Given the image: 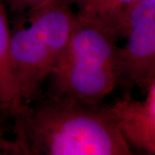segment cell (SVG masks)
Masks as SVG:
<instances>
[{
    "instance_id": "obj_1",
    "label": "cell",
    "mask_w": 155,
    "mask_h": 155,
    "mask_svg": "<svg viewBox=\"0 0 155 155\" xmlns=\"http://www.w3.org/2000/svg\"><path fill=\"white\" fill-rule=\"evenodd\" d=\"M22 155H135L107 106L48 95L12 116Z\"/></svg>"
},
{
    "instance_id": "obj_2",
    "label": "cell",
    "mask_w": 155,
    "mask_h": 155,
    "mask_svg": "<svg viewBox=\"0 0 155 155\" xmlns=\"http://www.w3.org/2000/svg\"><path fill=\"white\" fill-rule=\"evenodd\" d=\"M27 26L11 31L10 58L22 106L36 100L60 62L77 13L71 0H46L27 11Z\"/></svg>"
},
{
    "instance_id": "obj_3",
    "label": "cell",
    "mask_w": 155,
    "mask_h": 155,
    "mask_svg": "<svg viewBox=\"0 0 155 155\" xmlns=\"http://www.w3.org/2000/svg\"><path fill=\"white\" fill-rule=\"evenodd\" d=\"M116 41L101 24L77 15L67 49L50 75L49 94L103 103L117 86Z\"/></svg>"
},
{
    "instance_id": "obj_4",
    "label": "cell",
    "mask_w": 155,
    "mask_h": 155,
    "mask_svg": "<svg viewBox=\"0 0 155 155\" xmlns=\"http://www.w3.org/2000/svg\"><path fill=\"white\" fill-rule=\"evenodd\" d=\"M123 47H117V85L146 91L155 82V0H138L126 21Z\"/></svg>"
},
{
    "instance_id": "obj_5",
    "label": "cell",
    "mask_w": 155,
    "mask_h": 155,
    "mask_svg": "<svg viewBox=\"0 0 155 155\" xmlns=\"http://www.w3.org/2000/svg\"><path fill=\"white\" fill-rule=\"evenodd\" d=\"M106 106L131 150L154 155L155 82L145 91L144 99H135L126 91Z\"/></svg>"
},
{
    "instance_id": "obj_6",
    "label": "cell",
    "mask_w": 155,
    "mask_h": 155,
    "mask_svg": "<svg viewBox=\"0 0 155 155\" xmlns=\"http://www.w3.org/2000/svg\"><path fill=\"white\" fill-rule=\"evenodd\" d=\"M11 30L5 7L0 0V110L11 119L22 104L13 77L10 58Z\"/></svg>"
},
{
    "instance_id": "obj_7",
    "label": "cell",
    "mask_w": 155,
    "mask_h": 155,
    "mask_svg": "<svg viewBox=\"0 0 155 155\" xmlns=\"http://www.w3.org/2000/svg\"><path fill=\"white\" fill-rule=\"evenodd\" d=\"M138 0H96L85 11L77 13L104 26L116 40L124 38L126 21L129 11Z\"/></svg>"
},
{
    "instance_id": "obj_8",
    "label": "cell",
    "mask_w": 155,
    "mask_h": 155,
    "mask_svg": "<svg viewBox=\"0 0 155 155\" xmlns=\"http://www.w3.org/2000/svg\"><path fill=\"white\" fill-rule=\"evenodd\" d=\"M5 1L13 11L25 14L27 11L41 4L46 0H5Z\"/></svg>"
},
{
    "instance_id": "obj_9",
    "label": "cell",
    "mask_w": 155,
    "mask_h": 155,
    "mask_svg": "<svg viewBox=\"0 0 155 155\" xmlns=\"http://www.w3.org/2000/svg\"><path fill=\"white\" fill-rule=\"evenodd\" d=\"M0 155H22V153L13 139L8 140L4 134L0 138Z\"/></svg>"
},
{
    "instance_id": "obj_10",
    "label": "cell",
    "mask_w": 155,
    "mask_h": 155,
    "mask_svg": "<svg viewBox=\"0 0 155 155\" xmlns=\"http://www.w3.org/2000/svg\"><path fill=\"white\" fill-rule=\"evenodd\" d=\"M96 0H71V3L73 7L77 8V13H80L86 10L89 6H91Z\"/></svg>"
},
{
    "instance_id": "obj_11",
    "label": "cell",
    "mask_w": 155,
    "mask_h": 155,
    "mask_svg": "<svg viewBox=\"0 0 155 155\" xmlns=\"http://www.w3.org/2000/svg\"><path fill=\"white\" fill-rule=\"evenodd\" d=\"M4 132H5V128L3 127H0V137L4 134Z\"/></svg>"
}]
</instances>
